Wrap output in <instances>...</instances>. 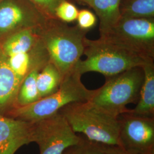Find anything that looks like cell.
<instances>
[{
	"label": "cell",
	"instance_id": "cell-1",
	"mask_svg": "<svg viewBox=\"0 0 154 154\" xmlns=\"http://www.w3.org/2000/svg\"><path fill=\"white\" fill-rule=\"evenodd\" d=\"M83 55L75 70L81 75L88 72H97L105 77H110L135 67H143L154 60L116 44L107 39H86Z\"/></svg>",
	"mask_w": 154,
	"mask_h": 154
},
{
	"label": "cell",
	"instance_id": "cell-2",
	"mask_svg": "<svg viewBox=\"0 0 154 154\" xmlns=\"http://www.w3.org/2000/svg\"><path fill=\"white\" fill-rule=\"evenodd\" d=\"M59 112L74 132L82 133L95 142L121 146L119 117L99 109L90 101L72 103Z\"/></svg>",
	"mask_w": 154,
	"mask_h": 154
},
{
	"label": "cell",
	"instance_id": "cell-3",
	"mask_svg": "<svg viewBox=\"0 0 154 154\" xmlns=\"http://www.w3.org/2000/svg\"><path fill=\"white\" fill-rule=\"evenodd\" d=\"M81 76L75 69L65 77L54 93L30 105L14 109L7 116L34 123L54 116L69 104L90 100L95 90L86 88Z\"/></svg>",
	"mask_w": 154,
	"mask_h": 154
},
{
	"label": "cell",
	"instance_id": "cell-4",
	"mask_svg": "<svg viewBox=\"0 0 154 154\" xmlns=\"http://www.w3.org/2000/svg\"><path fill=\"white\" fill-rule=\"evenodd\" d=\"M52 23L44 34V45L49 61L57 68L63 79L75 69L81 60L85 47L86 34L78 25L52 18Z\"/></svg>",
	"mask_w": 154,
	"mask_h": 154
},
{
	"label": "cell",
	"instance_id": "cell-5",
	"mask_svg": "<svg viewBox=\"0 0 154 154\" xmlns=\"http://www.w3.org/2000/svg\"><path fill=\"white\" fill-rule=\"evenodd\" d=\"M144 79L143 67H135L110 77H106L102 86L95 90L90 101L95 106L119 117L137 103Z\"/></svg>",
	"mask_w": 154,
	"mask_h": 154
},
{
	"label": "cell",
	"instance_id": "cell-6",
	"mask_svg": "<svg viewBox=\"0 0 154 154\" xmlns=\"http://www.w3.org/2000/svg\"><path fill=\"white\" fill-rule=\"evenodd\" d=\"M154 60V18H121L103 37Z\"/></svg>",
	"mask_w": 154,
	"mask_h": 154
},
{
	"label": "cell",
	"instance_id": "cell-7",
	"mask_svg": "<svg viewBox=\"0 0 154 154\" xmlns=\"http://www.w3.org/2000/svg\"><path fill=\"white\" fill-rule=\"evenodd\" d=\"M33 125V142L38 144L39 154H62L82 138L73 131L60 112Z\"/></svg>",
	"mask_w": 154,
	"mask_h": 154
},
{
	"label": "cell",
	"instance_id": "cell-8",
	"mask_svg": "<svg viewBox=\"0 0 154 154\" xmlns=\"http://www.w3.org/2000/svg\"><path fill=\"white\" fill-rule=\"evenodd\" d=\"M121 146L142 154H154V118L130 109L119 116Z\"/></svg>",
	"mask_w": 154,
	"mask_h": 154
},
{
	"label": "cell",
	"instance_id": "cell-9",
	"mask_svg": "<svg viewBox=\"0 0 154 154\" xmlns=\"http://www.w3.org/2000/svg\"><path fill=\"white\" fill-rule=\"evenodd\" d=\"M33 123L0 115V154H15L33 143Z\"/></svg>",
	"mask_w": 154,
	"mask_h": 154
},
{
	"label": "cell",
	"instance_id": "cell-10",
	"mask_svg": "<svg viewBox=\"0 0 154 154\" xmlns=\"http://www.w3.org/2000/svg\"><path fill=\"white\" fill-rule=\"evenodd\" d=\"M21 83L10 67L7 55L0 50V115L7 116L16 107Z\"/></svg>",
	"mask_w": 154,
	"mask_h": 154
},
{
	"label": "cell",
	"instance_id": "cell-11",
	"mask_svg": "<svg viewBox=\"0 0 154 154\" xmlns=\"http://www.w3.org/2000/svg\"><path fill=\"white\" fill-rule=\"evenodd\" d=\"M39 14L43 13L34 4L28 8L13 0H2L0 2V33L7 32L26 22L30 23Z\"/></svg>",
	"mask_w": 154,
	"mask_h": 154
},
{
	"label": "cell",
	"instance_id": "cell-12",
	"mask_svg": "<svg viewBox=\"0 0 154 154\" xmlns=\"http://www.w3.org/2000/svg\"><path fill=\"white\" fill-rule=\"evenodd\" d=\"M144 79L137 106L130 109L139 116L154 118V62L151 61L143 66Z\"/></svg>",
	"mask_w": 154,
	"mask_h": 154
},
{
	"label": "cell",
	"instance_id": "cell-13",
	"mask_svg": "<svg viewBox=\"0 0 154 154\" xmlns=\"http://www.w3.org/2000/svg\"><path fill=\"white\" fill-rule=\"evenodd\" d=\"M122 0H93L91 8L99 19L100 37L107 35L121 18Z\"/></svg>",
	"mask_w": 154,
	"mask_h": 154
},
{
	"label": "cell",
	"instance_id": "cell-14",
	"mask_svg": "<svg viewBox=\"0 0 154 154\" xmlns=\"http://www.w3.org/2000/svg\"><path fill=\"white\" fill-rule=\"evenodd\" d=\"M37 35L33 28L24 29L8 39L2 46V51L7 56L27 53L37 44Z\"/></svg>",
	"mask_w": 154,
	"mask_h": 154
},
{
	"label": "cell",
	"instance_id": "cell-15",
	"mask_svg": "<svg viewBox=\"0 0 154 154\" xmlns=\"http://www.w3.org/2000/svg\"><path fill=\"white\" fill-rule=\"evenodd\" d=\"M63 78L57 68L48 62L41 69L37 77V86L41 98L54 93L59 88Z\"/></svg>",
	"mask_w": 154,
	"mask_h": 154
},
{
	"label": "cell",
	"instance_id": "cell-16",
	"mask_svg": "<svg viewBox=\"0 0 154 154\" xmlns=\"http://www.w3.org/2000/svg\"><path fill=\"white\" fill-rule=\"evenodd\" d=\"M43 66L33 69L25 78L17 95L15 108L30 105L41 99L37 86V77Z\"/></svg>",
	"mask_w": 154,
	"mask_h": 154
},
{
	"label": "cell",
	"instance_id": "cell-17",
	"mask_svg": "<svg viewBox=\"0 0 154 154\" xmlns=\"http://www.w3.org/2000/svg\"><path fill=\"white\" fill-rule=\"evenodd\" d=\"M121 18H154V0H122Z\"/></svg>",
	"mask_w": 154,
	"mask_h": 154
},
{
	"label": "cell",
	"instance_id": "cell-18",
	"mask_svg": "<svg viewBox=\"0 0 154 154\" xmlns=\"http://www.w3.org/2000/svg\"><path fill=\"white\" fill-rule=\"evenodd\" d=\"M32 50L27 53H21L7 56L10 67L21 83L33 69L45 65H36L35 63V57L31 53Z\"/></svg>",
	"mask_w": 154,
	"mask_h": 154
},
{
	"label": "cell",
	"instance_id": "cell-19",
	"mask_svg": "<svg viewBox=\"0 0 154 154\" xmlns=\"http://www.w3.org/2000/svg\"><path fill=\"white\" fill-rule=\"evenodd\" d=\"M106 145L82 138L78 143L65 149L62 154H105Z\"/></svg>",
	"mask_w": 154,
	"mask_h": 154
},
{
	"label": "cell",
	"instance_id": "cell-20",
	"mask_svg": "<svg viewBox=\"0 0 154 154\" xmlns=\"http://www.w3.org/2000/svg\"><path fill=\"white\" fill-rule=\"evenodd\" d=\"M78 11L77 6L70 0H64L55 9V17L62 22H74L77 20Z\"/></svg>",
	"mask_w": 154,
	"mask_h": 154
},
{
	"label": "cell",
	"instance_id": "cell-21",
	"mask_svg": "<svg viewBox=\"0 0 154 154\" xmlns=\"http://www.w3.org/2000/svg\"><path fill=\"white\" fill-rule=\"evenodd\" d=\"M34 5L50 18H56L55 9L64 0H29Z\"/></svg>",
	"mask_w": 154,
	"mask_h": 154
},
{
	"label": "cell",
	"instance_id": "cell-22",
	"mask_svg": "<svg viewBox=\"0 0 154 154\" xmlns=\"http://www.w3.org/2000/svg\"><path fill=\"white\" fill-rule=\"evenodd\" d=\"M77 25L83 30H89L95 26L97 17L92 11L88 9H82L78 11Z\"/></svg>",
	"mask_w": 154,
	"mask_h": 154
},
{
	"label": "cell",
	"instance_id": "cell-23",
	"mask_svg": "<svg viewBox=\"0 0 154 154\" xmlns=\"http://www.w3.org/2000/svg\"><path fill=\"white\" fill-rule=\"evenodd\" d=\"M105 154H142L138 152L127 149L119 146L106 145Z\"/></svg>",
	"mask_w": 154,
	"mask_h": 154
},
{
	"label": "cell",
	"instance_id": "cell-24",
	"mask_svg": "<svg viewBox=\"0 0 154 154\" xmlns=\"http://www.w3.org/2000/svg\"><path fill=\"white\" fill-rule=\"evenodd\" d=\"M75 1L78 2V3H80L83 5L88 6L91 8L93 0H75Z\"/></svg>",
	"mask_w": 154,
	"mask_h": 154
},
{
	"label": "cell",
	"instance_id": "cell-25",
	"mask_svg": "<svg viewBox=\"0 0 154 154\" xmlns=\"http://www.w3.org/2000/svg\"><path fill=\"white\" fill-rule=\"evenodd\" d=\"M2 1V0H0V2H1Z\"/></svg>",
	"mask_w": 154,
	"mask_h": 154
}]
</instances>
